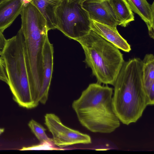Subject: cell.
I'll return each instance as SVG.
<instances>
[{
	"instance_id": "1",
	"label": "cell",
	"mask_w": 154,
	"mask_h": 154,
	"mask_svg": "<svg viewBox=\"0 0 154 154\" xmlns=\"http://www.w3.org/2000/svg\"><path fill=\"white\" fill-rule=\"evenodd\" d=\"M142 60L133 58L125 61L114 85L113 103L120 122H136L148 105L143 84Z\"/></svg>"
},
{
	"instance_id": "2",
	"label": "cell",
	"mask_w": 154,
	"mask_h": 154,
	"mask_svg": "<svg viewBox=\"0 0 154 154\" xmlns=\"http://www.w3.org/2000/svg\"><path fill=\"white\" fill-rule=\"evenodd\" d=\"M113 89L91 83L74 100L72 107L80 123L91 132L110 133L120 126L114 107Z\"/></svg>"
},
{
	"instance_id": "3",
	"label": "cell",
	"mask_w": 154,
	"mask_h": 154,
	"mask_svg": "<svg viewBox=\"0 0 154 154\" xmlns=\"http://www.w3.org/2000/svg\"><path fill=\"white\" fill-rule=\"evenodd\" d=\"M20 14L31 92L37 96L42 85L43 49L49 30L46 19L30 2L24 4Z\"/></svg>"
},
{
	"instance_id": "4",
	"label": "cell",
	"mask_w": 154,
	"mask_h": 154,
	"mask_svg": "<svg viewBox=\"0 0 154 154\" xmlns=\"http://www.w3.org/2000/svg\"><path fill=\"white\" fill-rule=\"evenodd\" d=\"M0 56L14 100L26 109L36 107L32 96L24 38L21 28L15 35L6 39Z\"/></svg>"
},
{
	"instance_id": "5",
	"label": "cell",
	"mask_w": 154,
	"mask_h": 154,
	"mask_svg": "<svg viewBox=\"0 0 154 154\" xmlns=\"http://www.w3.org/2000/svg\"><path fill=\"white\" fill-rule=\"evenodd\" d=\"M75 41L82 46L85 61L97 82L114 86L125 62L119 49L91 30Z\"/></svg>"
},
{
	"instance_id": "6",
	"label": "cell",
	"mask_w": 154,
	"mask_h": 154,
	"mask_svg": "<svg viewBox=\"0 0 154 154\" xmlns=\"http://www.w3.org/2000/svg\"><path fill=\"white\" fill-rule=\"evenodd\" d=\"M84 0H62L55 12L56 29L75 40L91 30V20L82 6Z\"/></svg>"
},
{
	"instance_id": "7",
	"label": "cell",
	"mask_w": 154,
	"mask_h": 154,
	"mask_svg": "<svg viewBox=\"0 0 154 154\" xmlns=\"http://www.w3.org/2000/svg\"><path fill=\"white\" fill-rule=\"evenodd\" d=\"M45 124L52 134L53 142L60 148L77 144L91 143L90 137L63 125L55 114L47 113L45 116Z\"/></svg>"
},
{
	"instance_id": "8",
	"label": "cell",
	"mask_w": 154,
	"mask_h": 154,
	"mask_svg": "<svg viewBox=\"0 0 154 154\" xmlns=\"http://www.w3.org/2000/svg\"><path fill=\"white\" fill-rule=\"evenodd\" d=\"M82 5L91 20L116 28L118 23L108 0H84Z\"/></svg>"
},
{
	"instance_id": "9",
	"label": "cell",
	"mask_w": 154,
	"mask_h": 154,
	"mask_svg": "<svg viewBox=\"0 0 154 154\" xmlns=\"http://www.w3.org/2000/svg\"><path fill=\"white\" fill-rule=\"evenodd\" d=\"M54 48L48 37L46 39L43 52V74L39 93V102L45 104L48 99L53 67Z\"/></svg>"
},
{
	"instance_id": "10",
	"label": "cell",
	"mask_w": 154,
	"mask_h": 154,
	"mask_svg": "<svg viewBox=\"0 0 154 154\" xmlns=\"http://www.w3.org/2000/svg\"><path fill=\"white\" fill-rule=\"evenodd\" d=\"M91 20V29L119 49L128 52L131 50L130 45L119 34L116 28L112 27Z\"/></svg>"
},
{
	"instance_id": "11",
	"label": "cell",
	"mask_w": 154,
	"mask_h": 154,
	"mask_svg": "<svg viewBox=\"0 0 154 154\" xmlns=\"http://www.w3.org/2000/svg\"><path fill=\"white\" fill-rule=\"evenodd\" d=\"M27 0H4L0 3V32L3 33L20 14Z\"/></svg>"
},
{
	"instance_id": "12",
	"label": "cell",
	"mask_w": 154,
	"mask_h": 154,
	"mask_svg": "<svg viewBox=\"0 0 154 154\" xmlns=\"http://www.w3.org/2000/svg\"><path fill=\"white\" fill-rule=\"evenodd\" d=\"M143 84L148 105L154 104V56L146 54L142 60Z\"/></svg>"
},
{
	"instance_id": "13",
	"label": "cell",
	"mask_w": 154,
	"mask_h": 154,
	"mask_svg": "<svg viewBox=\"0 0 154 154\" xmlns=\"http://www.w3.org/2000/svg\"><path fill=\"white\" fill-rule=\"evenodd\" d=\"M132 11L138 15L146 24L150 37L154 39V2L146 0H126Z\"/></svg>"
},
{
	"instance_id": "14",
	"label": "cell",
	"mask_w": 154,
	"mask_h": 154,
	"mask_svg": "<svg viewBox=\"0 0 154 154\" xmlns=\"http://www.w3.org/2000/svg\"><path fill=\"white\" fill-rule=\"evenodd\" d=\"M29 0L46 19L48 30L56 29L57 22L55 12L62 0Z\"/></svg>"
},
{
	"instance_id": "15",
	"label": "cell",
	"mask_w": 154,
	"mask_h": 154,
	"mask_svg": "<svg viewBox=\"0 0 154 154\" xmlns=\"http://www.w3.org/2000/svg\"><path fill=\"white\" fill-rule=\"evenodd\" d=\"M116 17L118 25L126 27L134 20L132 11L126 0H108Z\"/></svg>"
},
{
	"instance_id": "16",
	"label": "cell",
	"mask_w": 154,
	"mask_h": 154,
	"mask_svg": "<svg viewBox=\"0 0 154 154\" xmlns=\"http://www.w3.org/2000/svg\"><path fill=\"white\" fill-rule=\"evenodd\" d=\"M28 125L40 143L53 142V139L49 138L46 134V129L40 124L32 119L29 121Z\"/></svg>"
},
{
	"instance_id": "17",
	"label": "cell",
	"mask_w": 154,
	"mask_h": 154,
	"mask_svg": "<svg viewBox=\"0 0 154 154\" xmlns=\"http://www.w3.org/2000/svg\"><path fill=\"white\" fill-rule=\"evenodd\" d=\"M51 142H44L40 143L39 145H33L29 147H23L20 149V150H28L38 149L45 150H54L56 149L54 148L52 146Z\"/></svg>"
},
{
	"instance_id": "18",
	"label": "cell",
	"mask_w": 154,
	"mask_h": 154,
	"mask_svg": "<svg viewBox=\"0 0 154 154\" xmlns=\"http://www.w3.org/2000/svg\"><path fill=\"white\" fill-rule=\"evenodd\" d=\"M0 80L3 81L8 85V79L5 72V69L3 64L2 60L0 58Z\"/></svg>"
},
{
	"instance_id": "19",
	"label": "cell",
	"mask_w": 154,
	"mask_h": 154,
	"mask_svg": "<svg viewBox=\"0 0 154 154\" xmlns=\"http://www.w3.org/2000/svg\"><path fill=\"white\" fill-rule=\"evenodd\" d=\"M2 33L0 32V54L3 50L6 40Z\"/></svg>"
},
{
	"instance_id": "20",
	"label": "cell",
	"mask_w": 154,
	"mask_h": 154,
	"mask_svg": "<svg viewBox=\"0 0 154 154\" xmlns=\"http://www.w3.org/2000/svg\"><path fill=\"white\" fill-rule=\"evenodd\" d=\"M5 131V129L3 128H0V135Z\"/></svg>"
},
{
	"instance_id": "21",
	"label": "cell",
	"mask_w": 154,
	"mask_h": 154,
	"mask_svg": "<svg viewBox=\"0 0 154 154\" xmlns=\"http://www.w3.org/2000/svg\"><path fill=\"white\" fill-rule=\"evenodd\" d=\"M4 0H0V3H1Z\"/></svg>"
}]
</instances>
